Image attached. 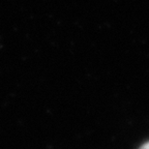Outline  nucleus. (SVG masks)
Returning a JSON list of instances; mask_svg holds the SVG:
<instances>
[{"instance_id": "f257e3e1", "label": "nucleus", "mask_w": 149, "mask_h": 149, "mask_svg": "<svg viewBox=\"0 0 149 149\" xmlns=\"http://www.w3.org/2000/svg\"><path fill=\"white\" fill-rule=\"evenodd\" d=\"M139 149H149V142L146 143V144H144V145H142Z\"/></svg>"}]
</instances>
